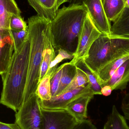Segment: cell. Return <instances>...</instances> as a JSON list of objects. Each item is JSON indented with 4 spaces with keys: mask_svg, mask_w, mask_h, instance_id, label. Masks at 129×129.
Returning a JSON list of instances; mask_svg holds the SVG:
<instances>
[{
    "mask_svg": "<svg viewBox=\"0 0 129 129\" xmlns=\"http://www.w3.org/2000/svg\"><path fill=\"white\" fill-rule=\"evenodd\" d=\"M83 4H70L58 9L51 21L52 45L56 53L60 49L73 54L76 50L78 36L88 14Z\"/></svg>",
    "mask_w": 129,
    "mask_h": 129,
    "instance_id": "obj_2",
    "label": "cell"
},
{
    "mask_svg": "<svg viewBox=\"0 0 129 129\" xmlns=\"http://www.w3.org/2000/svg\"><path fill=\"white\" fill-rule=\"evenodd\" d=\"M21 11L15 0H0V34L11 35L10 23L13 16H21Z\"/></svg>",
    "mask_w": 129,
    "mask_h": 129,
    "instance_id": "obj_10",
    "label": "cell"
},
{
    "mask_svg": "<svg viewBox=\"0 0 129 129\" xmlns=\"http://www.w3.org/2000/svg\"><path fill=\"white\" fill-rule=\"evenodd\" d=\"M50 20L38 15L32 16L28 19L30 52L29 73L23 102L35 93L39 83L42 55L47 37L50 31Z\"/></svg>",
    "mask_w": 129,
    "mask_h": 129,
    "instance_id": "obj_3",
    "label": "cell"
},
{
    "mask_svg": "<svg viewBox=\"0 0 129 129\" xmlns=\"http://www.w3.org/2000/svg\"><path fill=\"white\" fill-rule=\"evenodd\" d=\"M30 43L28 39L14 51L6 72L2 75L3 88L0 104L16 112L22 105L29 73Z\"/></svg>",
    "mask_w": 129,
    "mask_h": 129,
    "instance_id": "obj_1",
    "label": "cell"
},
{
    "mask_svg": "<svg viewBox=\"0 0 129 129\" xmlns=\"http://www.w3.org/2000/svg\"><path fill=\"white\" fill-rule=\"evenodd\" d=\"M73 58V54H70L65 51L60 49L58 51L57 55L49 65L46 74H48L52 76L56 69L58 67V64L61 62L66 59H71Z\"/></svg>",
    "mask_w": 129,
    "mask_h": 129,
    "instance_id": "obj_23",
    "label": "cell"
},
{
    "mask_svg": "<svg viewBox=\"0 0 129 129\" xmlns=\"http://www.w3.org/2000/svg\"><path fill=\"white\" fill-rule=\"evenodd\" d=\"M129 80V59L117 69L104 86H109L111 87L112 91L118 89L123 90L126 88Z\"/></svg>",
    "mask_w": 129,
    "mask_h": 129,
    "instance_id": "obj_14",
    "label": "cell"
},
{
    "mask_svg": "<svg viewBox=\"0 0 129 129\" xmlns=\"http://www.w3.org/2000/svg\"><path fill=\"white\" fill-rule=\"evenodd\" d=\"M0 129H1V128H0Z\"/></svg>",
    "mask_w": 129,
    "mask_h": 129,
    "instance_id": "obj_34",
    "label": "cell"
},
{
    "mask_svg": "<svg viewBox=\"0 0 129 129\" xmlns=\"http://www.w3.org/2000/svg\"><path fill=\"white\" fill-rule=\"evenodd\" d=\"M73 129H97L91 120L86 119L78 122Z\"/></svg>",
    "mask_w": 129,
    "mask_h": 129,
    "instance_id": "obj_28",
    "label": "cell"
},
{
    "mask_svg": "<svg viewBox=\"0 0 129 129\" xmlns=\"http://www.w3.org/2000/svg\"><path fill=\"white\" fill-rule=\"evenodd\" d=\"M103 6L108 20L113 22L121 13L129 0H102Z\"/></svg>",
    "mask_w": 129,
    "mask_h": 129,
    "instance_id": "obj_18",
    "label": "cell"
},
{
    "mask_svg": "<svg viewBox=\"0 0 129 129\" xmlns=\"http://www.w3.org/2000/svg\"><path fill=\"white\" fill-rule=\"evenodd\" d=\"M83 0H68L67 2H69L70 4H82Z\"/></svg>",
    "mask_w": 129,
    "mask_h": 129,
    "instance_id": "obj_32",
    "label": "cell"
},
{
    "mask_svg": "<svg viewBox=\"0 0 129 129\" xmlns=\"http://www.w3.org/2000/svg\"><path fill=\"white\" fill-rule=\"evenodd\" d=\"M91 92H94L90 84L88 83L85 87H80L58 96L51 97L48 101L39 100V103L41 108L45 110L65 109L69 104L77 98Z\"/></svg>",
    "mask_w": 129,
    "mask_h": 129,
    "instance_id": "obj_8",
    "label": "cell"
},
{
    "mask_svg": "<svg viewBox=\"0 0 129 129\" xmlns=\"http://www.w3.org/2000/svg\"><path fill=\"white\" fill-rule=\"evenodd\" d=\"M68 0H58L57 1V5L58 7L59 8V7L65 3H66L68 2Z\"/></svg>",
    "mask_w": 129,
    "mask_h": 129,
    "instance_id": "obj_33",
    "label": "cell"
},
{
    "mask_svg": "<svg viewBox=\"0 0 129 129\" xmlns=\"http://www.w3.org/2000/svg\"><path fill=\"white\" fill-rule=\"evenodd\" d=\"M104 129H129L126 119L119 113L115 105L113 106Z\"/></svg>",
    "mask_w": 129,
    "mask_h": 129,
    "instance_id": "obj_19",
    "label": "cell"
},
{
    "mask_svg": "<svg viewBox=\"0 0 129 129\" xmlns=\"http://www.w3.org/2000/svg\"><path fill=\"white\" fill-rule=\"evenodd\" d=\"M129 55V38L112 37L101 33L90 48L88 56L82 60L96 78L105 66Z\"/></svg>",
    "mask_w": 129,
    "mask_h": 129,
    "instance_id": "obj_4",
    "label": "cell"
},
{
    "mask_svg": "<svg viewBox=\"0 0 129 129\" xmlns=\"http://www.w3.org/2000/svg\"><path fill=\"white\" fill-rule=\"evenodd\" d=\"M129 94L128 93L125 94L122 102V109L126 119L129 120Z\"/></svg>",
    "mask_w": 129,
    "mask_h": 129,
    "instance_id": "obj_29",
    "label": "cell"
},
{
    "mask_svg": "<svg viewBox=\"0 0 129 129\" xmlns=\"http://www.w3.org/2000/svg\"><path fill=\"white\" fill-rule=\"evenodd\" d=\"M14 52L11 35L4 36L0 34V75L4 73L8 68Z\"/></svg>",
    "mask_w": 129,
    "mask_h": 129,
    "instance_id": "obj_13",
    "label": "cell"
},
{
    "mask_svg": "<svg viewBox=\"0 0 129 129\" xmlns=\"http://www.w3.org/2000/svg\"><path fill=\"white\" fill-rule=\"evenodd\" d=\"M64 64L65 63L58 67L51 77L50 84L51 97H55L57 95L59 89L63 68Z\"/></svg>",
    "mask_w": 129,
    "mask_h": 129,
    "instance_id": "obj_26",
    "label": "cell"
},
{
    "mask_svg": "<svg viewBox=\"0 0 129 129\" xmlns=\"http://www.w3.org/2000/svg\"><path fill=\"white\" fill-rule=\"evenodd\" d=\"M101 33L95 26L88 13L78 36V43L73 54V58L69 62L76 65L78 62L86 58L92 44Z\"/></svg>",
    "mask_w": 129,
    "mask_h": 129,
    "instance_id": "obj_6",
    "label": "cell"
},
{
    "mask_svg": "<svg viewBox=\"0 0 129 129\" xmlns=\"http://www.w3.org/2000/svg\"><path fill=\"white\" fill-rule=\"evenodd\" d=\"M27 1L39 16L50 21L55 17L58 10V0Z\"/></svg>",
    "mask_w": 129,
    "mask_h": 129,
    "instance_id": "obj_12",
    "label": "cell"
},
{
    "mask_svg": "<svg viewBox=\"0 0 129 129\" xmlns=\"http://www.w3.org/2000/svg\"><path fill=\"white\" fill-rule=\"evenodd\" d=\"M94 95V92H91L80 96L70 102L65 109L79 122L86 119L88 105Z\"/></svg>",
    "mask_w": 129,
    "mask_h": 129,
    "instance_id": "obj_11",
    "label": "cell"
},
{
    "mask_svg": "<svg viewBox=\"0 0 129 129\" xmlns=\"http://www.w3.org/2000/svg\"><path fill=\"white\" fill-rule=\"evenodd\" d=\"M112 89L110 86L108 85H105L101 87V94L105 96L110 95L112 91Z\"/></svg>",
    "mask_w": 129,
    "mask_h": 129,
    "instance_id": "obj_31",
    "label": "cell"
},
{
    "mask_svg": "<svg viewBox=\"0 0 129 129\" xmlns=\"http://www.w3.org/2000/svg\"><path fill=\"white\" fill-rule=\"evenodd\" d=\"M128 59L129 55L124 56L107 64L99 71L96 79L101 88L110 80L117 69Z\"/></svg>",
    "mask_w": 129,
    "mask_h": 129,
    "instance_id": "obj_16",
    "label": "cell"
},
{
    "mask_svg": "<svg viewBox=\"0 0 129 129\" xmlns=\"http://www.w3.org/2000/svg\"><path fill=\"white\" fill-rule=\"evenodd\" d=\"M1 129H21L16 123H6L0 121Z\"/></svg>",
    "mask_w": 129,
    "mask_h": 129,
    "instance_id": "obj_30",
    "label": "cell"
},
{
    "mask_svg": "<svg viewBox=\"0 0 129 129\" xmlns=\"http://www.w3.org/2000/svg\"><path fill=\"white\" fill-rule=\"evenodd\" d=\"M89 82L88 78L85 72L76 66V72L75 76L60 95L80 87H85Z\"/></svg>",
    "mask_w": 129,
    "mask_h": 129,
    "instance_id": "obj_21",
    "label": "cell"
},
{
    "mask_svg": "<svg viewBox=\"0 0 129 129\" xmlns=\"http://www.w3.org/2000/svg\"><path fill=\"white\" fill-rule=\"evenodd\" d=\"M76 65L82 69L87 74L89 81V83L91 85L92 89L95 95H101V87L98 83L96 78L89 70L82 61L80 60L76 64Z\"/></svg>",
    "mask_w": 129,
    "mask_h": 129,
    "instance_id": "obj_24",
    "label": "cell"
},
{
    "mask_svg": "<svg viewBox=\"0 0 129 129\" xmlns=\"http://www.w3.org/2000/svg\"><path fill=\"white\" fill-rule=\"evenodd\" d=\"M76 72L75 65L70 62L65 63L63 68L59 89L56 96L60 95L64 89L70 83L75 75Z\"/></svg>",
    "mask_w": 129,
    "mask_h": 129,
    "instance_id": "obj_20",
    "label": "cell"
},
{
    "mask_svg": "<svg viewBox=\"0 0 129 129\" xmlns=\"http://www.w3.org/2000/svg\"><path fill=\"white\" fill-rule=\"evenodd\" d=\"M82 4L99 31L110 36L111 24L106 15L102 0H83Z\"/></svg>",
    "mask_w": 129,
    "mask_h": 129,
    "instance_id": "obj_9",
    "label": "cell"
},
{
    "mask_svg": "<svg viewBox=\"0 0 129 129\" xmlns=\"http://www.w3.org/2000/svg\"><path fill=\"white\" fill-rule=\"evenodd\" d=\"M56 56V53L52 45L50 31L47 37L43 51L42 60L40 67L39 82L45 76L49 65Z\"/></svg>",
    "mask_w": 129,
    "mask_h": 129,
    "instance_id": "obj_17",
    "label": "cell"
},
{
    "mask_svg": "<svg viewBox=\"0 0 129 129\" xmlns=\"http://www.w3.org/2000/svg\"><path fill=\"white\" fill-rule=\"evenodd\" d=\"M15 123L21 129H43L39 99L35 93L16 112Z\"/></svg>",
    "mask_w": 129,
    "mask_h": 129,
    "instance_id": "obj_5",
    "label": "cell"
},
{
    "mask_svg": "<svg viewBox=\"0 0 129 129\" xmlns=\"http://www.w3.org/2000/svg\"><path fill=\"white\" fill-rule=\"evenodd\" d=\"M41 111L43 129H73L79 122L66 109L47 110L41 108Z\"/></svg>",
    "mask_w": 129,
    "mask_h": 129,
    "instance_id": "obj_7",
    "label": "cell"
},
{
    "mask_svg": "<svg viewBox=\"0 0 129 129\" xmlns=\"http://www.w3.org/2000/svg\"><path fill=\"white\" fill-rule=\"evenodd\" d=\"M11 30L20 31L28 29V25L21 16H13L10 23Z\"/></svg>",
    "mask_w": 129,
    "mask_h": 129,
    "instance_id": "obj_27",
    "label": "cell"
},
{
    "mask_svg": "<svg viewBox=\"0 0 129 129\" xmlns=\"http://www.w3.org/2000/svg\"><path fill=\"white\" fill-rule=\"evenodd\" d=\"M51 76L46 74L39 82L35 94L41 101H48L51 98L50 80Z\"/></svg>",
    "mask_w": 129,
    "mask_h": 129,
    "instance_id": "obj_22",
    "label": "cell"
},
{
    "mask_svg": "<svg viewBox=\"0 0 129 129\" xmlns=\"http://www.w3.org/2000/svg\"><path fill=\"white\" fill-rule=\"evenodd\" d=\"M11 35L14 47V51L19 49L29 38L28 29L20 31L11 30Z\"/></svg>",
    "mask_w": 129,
    "mask_h": 129,
    "instance_id": "obj_25",
    "label": "cell"
},
{
    "mask_svg": "<svg viewBox=\"0 0 129 129\" xmlns=\"http://www.w3.org/2000/svg\"><path fill=\"white\" fill-rule=\"evenodd\" d=\"M113 22L110 36L129 38V5L126 6Z\"/></svg>",
    "mask_w": 129,
    "mask_h": 129,
    "instance_id": "obj_15",
    "label": "cell"
}]
</instances>
